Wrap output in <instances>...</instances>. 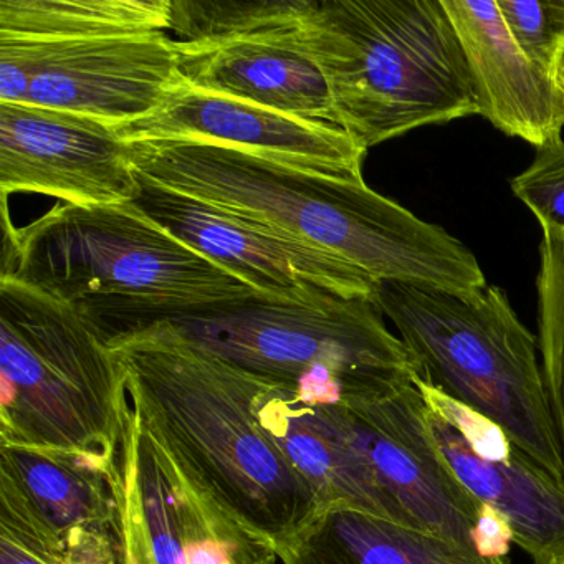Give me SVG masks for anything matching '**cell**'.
<instances>
[{
  "mask_svg": "<svg viewBox=\"0 0 564 564\" xmlns=\"http://www.w3.org/2000/svg\"><path fill=\"white\" fill-rule=\"evenodd\" d=\"M134 170L167 189L328 250L375 282L471 293L488 285L460 240L372 191L197 140L131 141Z\"/></svg>",
  "mask_w": 564,
  "mask_h": 564,
  "instance_id": "cell-1",
  "label": "cell"
},
{
  "mask_svg": "<svg viewBox=\"0 0 564 564\" xmlns=\"http://www.w3.org/2000/svg\"><path fill=\"white\" fill-rule=\"evenodd\" d=\"M110 348L173 338L292 389L315 405L359 408L414 386L419 366L371 300L318 292L302 302L262 296L206 308H75Z\"/></svg>",
  "mask_w": 564,
  "mask_h": 564,
  "instance_id": "cell-2",
  "label": "cell"
},
{
  "mask_svg": "<svg viewBox=\"0 0 564 564\" xmlns=\"http://www.w3.org/2000/svg\"><path fill=\"white\" fill-rule=\"evenodd\" d=\"M110 349L138 419L229 513L279 546L322 511L260 424L256 376L173 338Z\"/></svg>",
  "mask_w": 564,
  "mask_h": 564,
  "instance_id": "cell-3",
  "label": "cell"
},
{
  "mask_svg": "<svg viewBox=\"0 0 564 564\" xmlns=\"http://www.w3.org/2000/svg\"><path fill=\"white\" fill-rule=\"evenodd\" d=\"M303 41L338 127L365 150L478 115L442 0H313Z\"/></svg>",
  "mask_w": 564,
  "mask_h": 564,
  "instance_id": "cell-4",
  "label": "cell"
},
{
  "mask_svg": "<svg viewBox=\"0 0 564 564\" xmlns=\"http://www.w3.org/2000/svg\"><path fill=\"white\" fill-rule=\"evenodd\" d=\"M4 213L2 273L58 302L206 308L260 296L184 246L133 203L54 207L14 229Z\"/></svg>",
  "mask_w": 564,
  "mask_h": 564,
  "instance_id": "cell-5",
  "label": "cell"
},
{
  "mask_svg": "<svg viewBox=\"0 0 564 564\" xmlns=\"http://www.w3.org/2000/svg\"><path fill=\"white\" fill-rule=\"evenodd\" d=\"M375 303L414 356L419 378L494 421L564 484L536 339L500 286L455 293L381 282Z\"/></svg>",
  "mask_w": 564,
  "mask_h": 564,
  "instance_id": "cell-6",
  "label": "cell"
},
{
  "mask_svg": "<svg viewBox=\"0 0 564 564\" xmlns=\"http://www.w3.org/2000/svg\"><path fill=\"white\" fill-rule=\"evenodd\" d=\"M128 411L120 366L80 313L0 276V445L120 454Z\"/></svg>",
  "mask_w": 564,
  "mask_h": 564,
  "instance_id": "cell-7",
  "label": "cell"
},
{
  "mask_svg": "<svg viewBox=\"0 0 564 564\" xmlns=\"http://www.w3.org/2000/svg\"><path fill=\"white\" fill-rule=\"evenodd\" d=\"M0 510L28 524L58 564H137L124 448L0 445Z\"/></svg>",
  "mask_w": 564,
  "mask_h": 564,
  "instance_id": "cell-8",
  "label": "cell"
},
{
  "mask_svg": "<svg viewBox=\"0 0 564 564\" xmlns=\"http://www.w3.org/2000/svg\"><path fill=\"white\" fill-rule=\"evenodd\" d=\"M180 75L166 32L84 39L67 44H0V104L34 105L105 123L153 113Z\"/></svg>",
  "mask_w": 564,
  "mask_h": 564,
  "instance_id": "cell-9",
  "label": "cell"
},
{
  "mask_svg": "<svg viewBox=\"0 0 564 564\" xmlns=\"http://www.w3.org/2000/svg\"><path fill=\"white\" fill-rule=\"evenodd\" d=\"M343 411L379 484L419 530L485 556L507 557L513 543L510 527L455 477L435 444L415 384Z\"/></svg>",
  "mask_w": 564,
  "mask_h": 564,
  "instance_id": "cell-10",
  "label": "cell"
},
{
  "mask_svg": "<svg viewBox=\"0 0 564 564\" xmlns=\"http://www.w3.org/2000/svg\"><path fill=\"white\" fill-rule=\"evenodd\" d=\"M137 174L141 213L262 299L302 302L329 292L375 302L378 282L341 257Z\"/></svg>",
  "mask_w": 564,
  "mask_h": 564,
  "instance_id": "cell-11",
  "label": "cell"
},
{
  "mask_svg": "<svg viewBox=\"0 0 564 564\" xmlns=\"http://www.w3.org/2000/svg\"><path fill=\"white\" fill-rule=\"evenodd\" d=\"M124 452L134 563L279 564L276 544L204 490L131 404Z\"/></svg>",
  "mask_w": 564,
  "mask_h": 564,
  "instance_id": "cell-12",
  "label": "cell"
},
{
  "mask_svg": "<svg viewBox=\"0 0 564 564\" xmlns=\"http://www.w3.org/2000/svg\"><path fill=\"white\" fill-rule=\"evenodd\" d=\"M414 384L424 398L435 444L460 484L507 521L513 544L533 564L564 557L563 481L528 457L490 419L419 376Z\"/></svg>",
  "mask_w": 564,
  "mask_h": 564,
  "instance_id": "cell-13",
  "label": "cell"
},
{
  "mask_svg": "<svg viewBox=\"0 0 564 564\" xmlns=\"http://www.w3.org/2000/svg\"><path fill=\"white\" fill-rule=\"evenodd\" d=\"M0 191L44 194L70 206L134 203L130 143L113 124L34 105L0 104Z\"/></svg>",
  "mask_w": 564,
  "mask_h": 564,
  "instance_id": "cell-14",
  "label": "cell"
},
{
  "mask_svg": "<svg viewBox=\"0 0 564 564\" xmlns=\"http://www.w3.org/2000/svg\"><path fill=\"white\" fill-rule=\"evenodd\" d=\"M115 128L127 143L206 141L308 173L343 181H365L362 161L368 150L359 147L338 124L290 117L197 90L181 75L153 113Z\"/></svg>",
  "mask_w": 564,
  "mask_h": 564,
  "instance_id": "cell-15",
  "label": "cell"
},
{
  "mask_svg": "<svg viewBox=\"0 0 564 564\" xmlns=\"http://www.w3.org/2000/svg\"><path fill=\"white\" fill-rule=\"evenodd\" d=\"M303 24L305 19L214 44L174 41L180 75L197 90L338 124L325 75L303 41Z\"/></svg>",
  "mask_w": 564,
  "mask_h": 564,
  "instance_id": "cell-16",
  "label": "cell"
},
{
  "mask_svg": "<svg viewBox=\"0 0 564 564\" xmlns=\"http://www.w3.org/2000/svg\"><path fill=\"white\" fill-rule=\"evenodd\" d=\"M442 6L457 35L478 115L536 148L561 140L564 95L553 74L514 42L497 0H442Z\"/></svg>",
  "mask_w": 564,
  "mask_h": 564,
  "instance_id": "cell-17",
  "label": "cell"
},
{
  "mask_svg": "<svg viewBox=\"0 0 564 564\" xmlns=\"http://www.w3.org/2000/svg\"><path fill=\"white\" fill-rule=\"evenodd\" d=\"M256 404L260 424L312 485L322 510L346 505L417 528L379 484L349 434L343 408L310 404L292 389L257 376Z\"/></svg>",
  "mask_w": 564,
  "mask_h": 564,
  "instance_id": "cell-18",
  "label": "cell"
},
{
  "mask_svg": "<svg viewBox=\"0 0 564 564\" xmlns=\"http://www.w3.org/2000/svg\"><path fill=\"white\" fill-rule=\"evenodd\" d=\"M276 554L279 564H510L346 505L323 508Z\"/></svg>",
  "mask_w": 564,
  "mask_h": 564,
  "instance_id": "cell-19",
  "label": "cell"
},
{
  "mask_svg": "<svg viewBox=\"0 0 564 564\" xmlns=\"http://www.w3.org/2000/svg\"><path fill=\"white\" fill-rule=\"evenodd\" d=\"M171 0H0V44H67L166 32Z\"/></svg>",
  "mask_w": 564,
  "mask_h": 564,
  "instance_id": "cell-20",
  "label": "cell"
},
{
  "mask_svg": "<svg viewBox=\"0 0 564 564\" xmlns=\"http://www.w3.org/2000/svg\"><path fill=\"white\" fill-rule=\"evenodd\" d=\"M313 0H173L170 31L184 44H214L303 21Z\"/></svg>",
  "mask_w": 564,
  "mask_h": 564,
  "instance_id": "cell-21",
  "label": "cell"
},
{
  "mask_svg": "<svg viewBox=\"0 0 564 564\" xmlns=\"http://www.w3.org/2000/svg\"><path fill=\"white\" fill-rule=\"evenodd\" d=\"M536 290L541 371L564 457V234L543 230Z\"/></svg>",
  "mask_w": 564,
  "mask_h": 564,
  "instance_id": "cell-22",
  "label": "cell"
},
{
  "mask_svg": "<svg viewBox=\"0 0 564 564\" xmlns=\"http://www.w3.org/2000/svg\"><path fill=\"white\" fill-rule=\"evenodd\" d=\"M511 193L531 210L541 230L564 234V141L536 148L527 170L510 181Z\"/></svg>",
  "mask_w": 564,
  "mask_h": 564,
  "instance_id": "cell-23",
  "label": "cell"
},
{
  "mask_svg": "<svg viewBox=\"0 0 564 564\" xmlns=\"http://www.w3.org/2000/svg\"><path fill=\"white\" fill-rule=\"evenodd\" d=\"M497 4L521 51L551 72L564 44V0H497Z\"/></svg>",
  "mask_w": 564,
  "mask_h": 564,
  "instance_id": "cell-24",
  "label": "cell"
},
{
  "mask_svg": "<svg viewBox=\"0 0 564 564\" xmlns=\"http://www.w3.org/2000/svg\"><path fill=\"white\" fill-rule=\"evenodd\" d=\"M0 564L58 563L28 524L0 511Z\"/></svg>",
  "mask_w": 564,
  "mask_h": 564,
  "instance_id": "cell-25",
  "label": "cell"
},
{
  "mask_svg": "<svg viewBox=\"0 0 564 564\" xmlns=\"http://www.w3.org/2000/svg\"><path fill=\"white\" fill-rule=\"evenodd\" d=\"M551 74H553L554 82H556L557 87H560L561 94L564 95V44L561 45L556 57H554Z\"/></svg>",
  "mask_w": 564,
  "mask_h": 564,
  "instance_id": "cell-26",
  "label": "cell"
},
{
  "mask_svg": "<svg viewBox=\"0 0 564 564\" xmlns=\"http://www.w3.org/2000/svg\"><path fill=\"white\" fill-rule=\"evenodd\" d=\"M554 564H564V557H561V560L556 561V563H554Z\"/></svg>",
  "mask_w": 564,
  "mask_h": 564,
  "instance_id": "cell-27",
  "label": "cell"
}]
</instances>
